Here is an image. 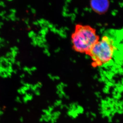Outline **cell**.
Here are the masks:
<instances>
[{"instance_id":"b9f144b4","label":"cell","mask_w":123,"mask_h":123,"mask_svg":"<svg viewBox=\"0 0 123 123\" xmlns=\"http://www.w3.org/2000/svg\"><path fill=\"white\" fill-rule=\"evenodd\" d=\"M7 43H9V42H8V41H7Z\"/></svg>"},{"instance_id":"836d02e7","label":"cell","mask_w":123,"mask_h":123,"mask_svg":"<svg viewBox=\"0 0 123 123\" xmlns=\"http://www.w3.org/2000/svg\"><path fill=\"white\" fill-rule=\"evenodd\" d=\"M6 18V17H5V16H2V20H4V19H5Z\"/></svg>"},{"instance_id":"e575fe53","label":"cell","mask_w":123,"mask_h":123,"mask_svg":"<svg viewBox=\"0 0 123 123\" xmlns=\"http://www.w3.org/2000/svg\"><path fill=\"white\" fill-rule=\"evenodd\" d=\"M27 27H28V29H31V26L30 25H27Z\"/></svg>"},{"instance_id":"44dd1931","label":"cell","mask_w":123,"mask_h":123,"mask_svg":"<svg viewBox=\"0 0 123 123\" xmlns=\"http://www.w3.org/2000/svg\"><path fill=\"white\" fill-rule=\"evenodd\" d=\"M11 55H12V54H11V52H8L6 53V56L7 57H9L11 56Z\"/></svg>"},{"instance_id":"5bb4252c","label":"cell","mask_w":123,"mask_h":123,"mask_svg":"<svg viewBox=\"0 0 123 123\" xmlns=\"http://www.w3.org/2000/svg\"><path fill=\"white\" fill-rule=\"evenodd\" d=\"M14 100H15V102H17V103L20 104L23 103L22 98H21V97L18 96H18H17L15 97Z\"/></svg>"},{"instance_id":"f1b7e54d","label":"cell","mask_w":123,"mask_h":123,"mask_svg":"<svg viewBox=\"0 0 123 123\" xmlns=\"http://www.w3.org/2000/svg\"><path fill=\"white\" fill-rule=\"evenodd\" d=\"M31 12L33 13H35L36 12V11L33 8L31 9Z\"/></svg>"},{"instance_id":"8992f818","label":"cell","mask_w":123,"mask_h":123,"mask_svg":"<svg viewBox=\"0 0 123 123\" xmlns=\"http://www.w3.org/2000/svg\"><path fill=\"white\" fill-rule=\"evenodd\" d=\"M68 85L64 82H59L56 85L55 88V92L59 99L63 100L64 99H68L69 98L67 89Z\"/></svg>"},{"instance_id":"7a4b0ae2","label":"cell","mask_w":123,"mask_h":123,"mask_svg":"<svg viewBox=\"0 0 123 123\" xmlns=\"http://www.w3.org/2000/svg\"><path fill=\"white\" fill-rule=\"evenodd\" d=\"M115 49L113 39L108 36H104L88 55L92 60V66L100 67L109 63L112 60Z\"/></svg>"},{"instance_id":"ab89813d","label":"cell","mask_w":123,"mask_h":123,"mask_svg":"<svg viewBox=\"0 0 123 123\" xmlns=\"http://www.w3.org/2000/svg\"><path fill=\"white\" fill-rule=\"evenodd\" d=\"M27 7H28V8H31V6L30 5H29L27 6Z\"/></svg>"},{"instance_id":"cb8c5ba5","label":"cell","mask_w":123,"mask_h":123,"mask_svg":"<svg viewBox=\"0 0 123 123\" xmlns=\"http://www.w3.org/2000/svg\"><path fill=\"white\" fill-rule=\"evenodd\" d=\"M16 64H17V65L19 67V68H20V67H21V63H20V62H16Z\"/></svg>"},{"instance_id":"8fae6325","label":"cell","mask_w":123,"mask_h":123,"mask_svg":"<svg viewBox=\"0 0 123 123\" xmlns=\"http://www.w3.org/2000/svg\"><path fill=\"white\" fill-rule=\"evenodd\" d=\"M34 95L33 93L28 92L22 97L23 103L27 104L31 101H32L34 98Z\"/></svg>"},{"instance_id":"7402d4cb","label":"cell","mask_w":123,"mask_h":123,"mask_svg":"<svg viewBox=\"0 0 123 123\" xmlns=\"http://www.w3.org/2000/svg\"><path fill=\"white\" fill-rule=\"evenodd\" d=\"M10 11H11V12H12V13H15L16 12V10L15 9H10Z\"/></svg>"},{"instance_id":"30bf717a","label":"cell","mask_w":123,"mask_h":123,"mask_svg":"<svg viewBox=\"0 0 123 123\" xmlns=\"http://www.w3.org/2000/svg\"><path fill=\"white\" fill-rule=\"evenodd\" d=\"M52 105L55 109L61 111L63 109H65L66 104L64 103L63 100L57 98L54 101Z\"/></svg>"},{"instance_id":"484cf974","label":"cell","mask_w":123,"mask_h":123,"mask_svg":"<svg viewBox=\"0 0 123 123\" xmlns=\"http://www.w3.org/2000/svg\"><path fill=\"white\" fill-rule=\"evenodd\" d=\"M20 78H21V79H22L23 78L25 77V74H21V75H20Z\"/></svg>"},{"instance_id":"9a60e30c","label":"cell","mask_w":123,"mask_h":123,"mask_svg":"<svg viewBox=\"0 0 123 123\" xmlns=\"http://www.w3.org/2000/svg\"><path fill=\"white\" fill-rule=\"evenodd\" d=\"M23 70H24V72H28L29 71H31L30 68L27 67V66H25V67L23 68Z\"/></svg>"},{"instance_id":"d590c367","label":"cell","mask_w":123,"mask_h":123,"mask_svg":"<svg viewBox=\"0 0 123 123\" xmlns=\"http://www.w3.org/2000/svg\"><path fill=\"white\" fill-rule=\"evenodd\" d=\"M20 20V18H16V20H17V21H19V20Z\"/></svg>"},{"instance_id":"ac0fdd59","label":"cell","mask_w":123,"mask_h":123,"mask_svg":"<svg viewBox=\"0 0 123 123\" xmlns=\"http://www.w3.org/2000/svg\"><path fill=\"white\" fill-rule=\"evenodd\" d=\"M19 121L21 123H23L24 121V118L22 116H21L19 118Z\"/></svg>"},{"instance_id":"52a82bcc","label":"cell","mask_w":123,"mask_h":123,"mask_svg":"<svg viewBox=\"0 0 123 123\" xmlns=\"http://www.w3.org/2000/svg\"><path fill=\"white\" fill-rule=\"evenodd\" d=\"M55 110L56 109L52 105H49L43 109L39 120V122L41 123H50L52 114Z\"/></svg>"},{"instance_id":"4dcf8cb0","label":"cell","mask_w":123,"mask_h":123,"mask_svg":"<svg viewBox=\"0 0 123 123\" xmlns=\"http://www.w3.org/2000/svg\"><path fill=\"white\" fill-rule=\"evenodd\" d=\"M13 73L14 74H17V70H16V69L13 70Z\"/></svg>"},{"instance_id":"4316f807","label":"cell","mask_w":123,"mask_h":123,"mask_svg":"<svg viewBox=\"0 0 123 123\" xmlns=\"http://www.w3.org/2000/svg\"><path fill=\"white\" fill-rule=\"evenodd\" d=\"M18 108L17 107H14L13 108V110L14 111H18Z\"/></svg>"},{"instance_id":"d6a6232c","label":"cell","mask_w":123,"mask_h":123,"mask_svg":"<svg viewBox=\"0 0 123 123\" xmlns=\"http://www.w3.org/2000/svg\"><path fill=\"white\" fill-rule=\"evenodd\" d=\"M5 20L7 21H9V18H8L6 17V18Z\"/></svg>"},{"instance_id":"7bdbcfd3","label":"cell","mask_w":123,"mask_h":123,"mask_svg":"<svg viewBox=\"0 0 123 123\" xmlns=\"http://www.w3.org/2000/svg\"></svg>"},{"instance_id":"9c48e42d","label":"cell","mask_w":123,"mask_h":123,"mask_svg":"<svg viewBox=\"0 0 123 123\" xmlns=\"http://www.w3.org/2000/svg\"><path fill=\"white\" fill-rule=\"evenodd\" d=\"M61 111L59 110H55L52 114L51 118L50 123H57L62 116Z\"/></svg>"},{"instance_id":"1f68e13d","label":"cell","mask_w":123,"mask_h":123,"mask_svg":"<svg viewBox=\"0 0 123 123\" xmlns=\"http://www.w3.org/2000/svg\"><path fill=\"white\" fill-rule=\"evenodd\" d=\"M10 50H11V51H14L13 48H10Z\"/></svg>"},{"instance_id":"277c9868","label":"cell","mask_w":123,"mask_h":123,"mask_svg":"<svg viewBox=\"0 0 123 123\" xmlns=\"http://www.w3.org/2000/svg\"><path fill=\"white\" fill-rule=\"evenodd\" d=\"M65 109L66 110V115L72 119H76L85 113L84 107L76 101L66 104Z\"/></svg>"},{"instance_id":"f546056e","label":"cell","mask_w":123,"mask_h":123,"mask_svg":"<svg viewBox=\"0 0 123 123\" xmlns=\"http://www.w3.org/2000/svg\"><path fill=\"white\" fill-rule=\"evenodd\" d=\"M11 19L12 21H14L16 20V18L15 17H13L11 18Z\"/></svg>"},{"instance_id":"e0dca14e","label":"cell","mask_w":123,"mask_h":123,"mask_svg":"<svg viewBox=\"0 0 123 123\" xmlns=\"http://www.w3.org/2000/svg\"><path fill=\"white\" fill-rule=\"evenodd\" d=\"M34 33L33 31H31L30 32H29L28 34L29 37L32 38V37H33L34 36Z\"/></svg>"},{"instance_id":"2e32d148","label":"cell","mask_w":123,"mask_h":123,"mask_svg":"<svg viewBox=\"0 0 123 123\" xmlns=\"http://www.w3.org/2000/svg\"><path fill=\"white\" fill-rule=\"evenodd\" d=\"M4 110L2 108L0 107V117L2 116L4 114Z\"/></svg>"},{"instance_id":"d6986e66","label":"cell","mask_w":123,"mask_h":123,"mask_svg":"<svg viewBox=\"0 0 123 123\" xmlns=\"http://www.w3.org/2000/svg\"><path fill=\"white\" fill-rule=\"evenodd\" d=\"M10 62L12 63V64H14L15 62V58H13V57H11V60H10Z\"/></svg>"},{"instance_id":"f35d334b","label":"cell","mask_w":123,"mask_h":123,"mask_svg":"<svg viewBox=\"0 0 123 123\" xmlns=\"http://www.w3.org/2000/svg\"><path fill=\"white\" fill-rule=\"evenodd\" d=\"M17 42H18V43H19L20 42V40L18 39L17 40Z\"/></svg>"},{"instance_id":"7c38bea8","label":"cell","mask_w":123,"mask_h":123,"mask_svg":"<svg viewBox=\"0 0 123 123\" xmlns=\"http://www.w3.org/2000/svg\"><path fill=\"white\" fill-rule=\"evenodd\" d=\"M30 91V88L25 86H22L19 87L17 90V92L20 95H24L27 92Z\"/></svg>"},{"instance_id":"74e56055","label":"cell","mask_w":123,"mask_h":123,"mask_svg":"<svg viewBox=\"0 0 123 123\" xmlns=\"http://www.w3.org/2000/svg\"><path fill=\"white\" fill-rule=\"evenodd\" d=\"M33 24H34V25H37V22H34L33 23Z\"/></svg>"},{"instance_id":"603a6c76","label":"cell","mask_w":123,"mask_h":123,"mask_svg":"<svg viewBox=\"0 0 123 123\" xmlns=\"http://www.w3.org/2000/svg\"><path fill=\"white\" fill-rule=\"evenodd\" d=\"M31 71L32 72V71H35L36 70V68H35V67H32V68H31Z\"/></svg>"},{"instance_id":"ba28073f","label":"cell","mask_w":123,"mask_h":123,"mask_svg":"<svg viewBox=\"0 0 123 123\" xmlns=\"http://www.w3.org/2000/svg\"><path fill=\"white\" fill-rule=\"evenodd\" d=\"M43 84L41 82L38 81L34 84H31L30 91L34 95L39 97L41 94V89L43 87Z\"/></svg>"},{"instance_id":"6da1fadb","label":"cell","mask_w":123,"mask_h":123,"mask_svg":"<svg viewBox=\"0 0 123 123\" xmlns=\"http://www.w3.org/2000/svg\"><path fill=\"white\" fill-rule=\"evenodd\" d=\"M99 39L96 30L89 25L77 24L71 36L73 49L87 55Z\"/></svg>"},{"instance_id":"8d00e7d4","label":"cell","mask_w":123,"mask_h":123,"mask_svg":"<svg viewBox=\"0 0 123 123\" xmlns=\"http://www.w3.org/2000/svg\"><path fill=\"white\" fill-rule=\"evenodd\" d=\"M3 25H4V23H3L1 22H0V25L1 26H2Z\"/></svg>"},{"instance_id":"ffe728a7","label":"cell","mask_w":123,"mask_h":123,"mask_svg":"<svg viewBox=\"0 0 123 123\" xmlns=\"http://www.w3.org/2000/svg\"><path fill=\"white\" fill-rule=\"evenodd\" d=\"M0 6H2L3 7H6V5H5L4 3L2 1H0Z\"/></svg>"},{"instance_id":"4fadbf2b","label":"cell","mask_w":123,"mask_h":123,"mask_svg":"<svg viewBox=\"0 0 123 123\" xmlns=\"http://www.w3.org/2000/svg\"><path fill=\"white\" fill-rule=\"evenodd\" d=\"M86 116L90 120L93 121L95 120L97 118V115L96 113L93 111H89L86 112Z\"/></svg>"},{"instance_id":"5b68a950","label":"cell","mask_w":123,"mask_h":123,"mask_svg":"<svg viewBox=\"0 0 123 123\" xmlns=\"http://www.w3.org/2000/svg\"><path fill=\"white\" fill-rule=\"evenodd\" d=\"M90 5L91 7L94 12L102 14L107 11L110 2L107 0H92L90 1Z\"/></svg>"},{"instance_id":"d4e9b609","label":"cell","mask_w":123,"mask_h":123,"mask_svg":"<svg viewBox=\"0 0 123 123\" xmlns=\"http://www.w3.org/2000/svg\"><path fill=\"white\" fill-rule=\"evenodd\" d=\"M29 18H27L26 20H25V22L27 25H29Z\"/></svg>"},{"instance_id":"83f0119b","label":"cell","mask_w":123,"mask_h":123,"mask_svg":"<svg viewBox=\"0 0 123 123\" xmlns=\"http://www.w3.org/2000/svg\"><path fill=\"white\" fill-rule=\"evenodd\" d=\"M13 48L14 49V51H18V48L17 47H16V46H15V47H14Z\"/></svg>"},{"instance_id":"3957f363","label":"cell","mask_w":123,"mask_h":123,"mask_svg":"<svg viewBox=\"0 0 123 123\" xmlns=\"http://www.w3.org/2000/svg\"><path fill=\"white\" fill-rule=\"evenodd\" d=\"M98 110L102 118L109 122L112 121L118 114L117 100L109 96L101 98L99 99Z\"/></svg>"},{"instance_id":"60d3db41","label":"cell","mask_w":123,"mask_h":123,"mask_svg":"<svg viewBox=\"0 0 123 123\" xmlns=\"http://www.w3.org/2000/svg\"><path fill=\"white\" fill-rule=\"evenodd\" d=\"M8 1H12V0H8Z\"/></svg>"}]
</instances>
